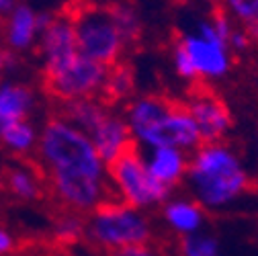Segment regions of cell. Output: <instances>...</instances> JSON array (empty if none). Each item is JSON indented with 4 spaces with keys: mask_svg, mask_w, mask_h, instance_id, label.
Instances as JSON below:
<instances>
[{
    "mask_svg": "<svg viewBox=\"0 0 258 256\" xmlns=\"http://www.w3.org/2000/svg\"><path fill=\"white\" fill-rule=\"evenodd\" d=\"M35 92L29 84L0 80V123L29 119L35 109Z\"/></svg>",
    "mask_w": 258,
    "mask_h": 256,
    "instance_id": "cell-12",
    "label": "cell"
},
{
    "mask_svg": "<svg viewBox=\"0 0 258 256\" xmlns=\"http://www.w3.org/2000/svg\"><path fill=\"white\" fill-rule=\"evenodd\" d=\"M43 256H84V254L76 252L72 246H59V244L51 242L49 246H45V254Z\"/></svg>",
    "mask_w": 258,
    "mask_h": 256,
    "instance_id": "cell-24",
    "label": "cell"
},
{
    "mask_svg": "<svg viewBox=\"0 0 258 256\" xmlns=\"http://www.w3.org/2000/svg\"><path fill=\"white\" fill-rule=\"evenodd\" d=\"M136 86V70L127 59H117L107 68V76L103 80V86L96 94V101L103 103L107 109L129 99Z\"/></svg>",
    "mask_w": 258,
    "mask_h": 256,
    "instance_id": "cell-13",
    "label": "cell"
},
{
    "mask_svg": "<svg viewBox=\"0 0 258 256\" xmlns=\"http://www.w3.org/2000/svg\"><path fill=\"white\" fill-rule=\"evenodd\" d=\"M156 236L148 221L121 199H105L86 221V244L101 254L111 248L154 244Z\"/></svg>",
    "mask_w": 258,
    "mask_h": 256,
    "instance_id": "cell-3",
    "label": "cell"
},
{
    "mask_svg": "<svg viewBox=\"0 0 258 256\" xmlns=\"http://www.w3.org/2000/svg\"><path fill=\"white\" fill-rule=\"evenodd\" d=\"M31 160L37 170H78L96 178L107 176L105 162L90 136L59 115L45 121Z\"/></svg>",
    "mask_w": 258,
    "mask_h": 256,
    "instance_id": "cell-1",
    "label": "cell"
},
{
    "mask_svg": "<svg viewBox=\"0 0 258 256\" xmlns=\"http://www.w3.org/2000/svg\"><path fill=\"white\" fill-rule=\"evenodd\" d=\"M105 63L78 53L66 68L51 76H41L43 92L57 103H68L76 99H92L99 94L107 76Z\"/></svg>",
    "mask_w": 258,
    "mask_h": 256,
    "instance_id": "cell-6",
    "label": "cell"
},
{
    "mask_svg": "<svg viewBox=\"0 0 258 256\" xmlns=\"http://www.w3.org/2000/svg\"><path fill=\"white\" fill-rule=\"evenodd\" d=\"M39 53H41V76H51L66 68L80 53L76 43V33L72 21L59 13L51 15L39 35Z\"/></svg>",
    "mask_w": 258,
    "mask_h": 256,
    "instance_id": "cell-8",
    "label": "cell"
},
{
    "mask_svg": "<svg viewBox=\"0 0 258 256\" xmlns=\"http://www.w3.org/2000/svg\"><path fill=\"white\" fill-rule=\"evenodd\" d=\"M148 170L158 182L170 188L174 182L180 180L184 170H188V164L184 162L182 154L176 148H156V154L148 164Z\"/></svg>",
    "mask_w": 258,
    "mask_h": 256,
    "instance_id": "cell-17",
    "label": "cell"
},
{
    "mask_svg": "<svg viewBox=\"0 0 258 256\" xmlns=\"http://www.w3.org/2000/svg\"><path fill=\"white\" fill-rule=\"evenodd\" d=\"M9 55H11V51H7V47L0 43V80H3V74H5V70H7Z\"/></svg>",
    "mask_w": 258,
    "mask_h": 256,
    "instance_id": "cell-27",
    "label": "cell"
},
{
    "mask_svg": "<svg viewBox=\"0 0 258 256\" xmlns=\"http://www.w3.org/2000/svg\"><path fill=\"white\" fill-rule=\"evenodd\" d=\"M105 170L111 182L115 184L119 197L132 209H140L154 201H162L170 190L166 184L158 182L150 174L148 166L140 156L136 136L121 148V152L109 164H105Z\"/></svg>",
    "mask_w": 258,
    "mask_h": 256,
    "instance_id": "cell-5",
    "label": "cell"
},
{
    "mask_svg": "<svg viewBox=\"0 0 258 256\" xmlns=\"http://www.w3.org/2000/svg\"><path fill=\"white\" fill-rule=\"evenodd\" d=\"M164 215L176 232L186 234V232L197 230V226L201 223V217H203V211L195 203H172L166 207Z\"/></svg>",
    "mask_w": 258,
    "mask_h": 256,
    "instance_id": "cell-18",
    "label": "cell"
},
{
    "mask_svg": "<svg viewBox=\"0 0 258 256\" xmlns=\"http://www.w3.org/2000/svg\"><path fill=\"white\" fill-rule=\"evenodd\" d=\"M101 256H160V252L156 250L154 244H146V246H123V248H111L107 252H103Z\"/></svg>",
    "mask_w": 258,
    "mask_h": 256,
    "instance_id": "cell-21",
    "label": "cell"
},
{
    "mask_svg": "<svg viewBox=\"0 0 258 256\" xmlns=\"http://www.w3.org/2000/svg\"><path fill=\"white\" fill-rule=\"evenodd\" d=\"M61 13L72 21L78 51L82 55L105 66L121 59L125 41L109 5H96L92 0H70Z\"/></svg>",
    "mask_w": 258,
    "mask_h": 256,
    "instance_id": "cell-2",
    "label": "cell"
},
{
    "mask_svg": "<svg viewBox=\"0 0 258 256\" xmlns=\"http://www.w3.org/2000/svg\"><path fill=\"white\" fill-rule=\"evenodd\" d=\"M19 162L5 168V174L0 178V184H3L9 195H13L19 201H41L45 199V184L43 178L37 170V166L33 164L31 158H17Z\"/></svg>",
    "mask_w": 258,
    "mask_h": 256,
    "instance_id": "cell-11",
    "label": "cell"
},
{
    "mask_svg": "<svg viewBox=\"0 0 258 256\" xmlns=\"http://www.w3.org/2000/svg\"><path fill=\"white\" fill-rule=\"evenodd\" d=\"M51 15H39L29 5L19 3L15 11L3 19V43L11 53H23L39 41L41 29L49 21Z\"/></svg>",
    "mask_w": 258,
    "mask_h": 256,
    "instance_id": "cell-9",
    "label": "cell"
},
{
    "mask_svg": "<svg viewBox=\"0 0 258 256\" xmlns=\"http://www.w3.org/2000/svg\"><path fill=\"white\" fill-rule=\"evenodd\" d=\"M188 174L195 180L203 201L209 205H219L244 190H254V180L244 174L238 160L215 144L201 146L188 164Z\"/></svg>",
    "mask_w": 258,
    "mask_h": 256,
    "instance_id": "cell-4",
    "label": "cell"
},
{
    "mask_svg": "<svg viewBox=\"0 0 258 256\" xmlns=\"http://www.w3.org/2000/svg\"><path fill=\"white\" fill-rule=\"evenodd\" d=\"M174 248L180 256H215V244L203 238H190L178 232L174 236Z\"/></svg>",
    "mask_w": 258,
    "mask_h": 256,
    "instance_id": "cell-19",
    "label": "cell"
},
{
    "mask_svg": "<svg viewBox=\"0 0 258 256\" xmlns=\"http://www.w3.org/2000/svg\"><path fill=\"white\" fill-rule=\"evenodd\" d=\"M19 5V0H0V17H9L13 11H15V7Z\"/></svg>",
    "mask_w": 258,
    "mask_h": 256,
    "instance_id": "cell-25",
    "label": "cell"
},
{
    "mask_svg": "<svg viewBox=\"0 0 258 256\" xmlns=\"http://www.w3.org/2000/svg\"><path fill=\"white\" fill-rule=\"evenodd\" d=\"M0 27H3V17H0Z\"/></svg>",
    "mask_w": 258,
    "mask_h": 256,
    "instance_id": "cell-28",
    "label": "cell"
},
{
    "mask_svg": "<svg viewBox=\"0 0 258 256\" xmlns=\"http://www.w3.org/2000/svg\"><path fill=\"white\" fill-rule=\"evenodd\" d=\"M246 27H248V37H252L254 41H258V13L250 19V21H246Z\"/></svg>",
    "mask_w": 258,
    "mask_h": 256,
    "instance_id": "cell-26",
    "label": "cell"
},
{
    "mask_svg": "<svg viewBox=\"0 0 258 256\" xmlns=\"http://www.w3.org/2000/svg\"><path fill=\"white\" fill-rule=\"evenodd\" d=\"M203 37H184V47L201 76H219L228 68L223 53V41L217 37L211 25H201Z\"/></svg>",
    "mask_w": 258,
    "mask_h": 256,
    "instance_id": "cell-10",
    "label": "cell"
},
{
    "mask_svg": "<svg viewBox=\"0 0 258 256\" xmlns=\"http://www.w3.org/2000/svg\"><path fill=\"white\" fill-rule=\"evenodd\" d=\"M132 138H134L132 125H127L125 121L111 115H107V119L90 134V140L105 164H109Z\"/></svg>",
    "mask_w": 258,
    "mask_h": 256,
    "instance_id": "cell-14",
    "label": "cell"
},
{
    "mask_svg": "<svg viewBox=\"0 0 258 256\" xmlns=\"http://www.w3.org/2000/svg\"><path fill=\"white\" fill-rule=\"evenodd\" d=\"M225 3L244 21H250L258 13V0H225Z\"/></svg>",
    "mask_w": 258,
    "mask_h": 256,
    "instance_id": "cell-22",
    "label": "cell"
},
{
    "mask_svg": "<svg viewBox=\"0 0 258 256\" xmlns=\"http://www.w3.org/2000/svg\"><path fill=\"white\" fill-rule=\"evenodd\" d=\"M17 250H19L17 238L5 226H0V256H13Z\"/></svg>",
    "mask_w": 258,
    "mask_h": 256,
    "instance_id": "cell-23",
    "label": "cell"
},
{
    "mask_svg": "<svg viewBox=\"0 0 258 256\" xmlns=\"http://www.w3.org/2000/svg\"><path fill=\"white\" fill-rule=\"evenodd\" d=\"M176 68H178V74L188 78V80H197L201 78V74L197 72L195 63H192L186 47H184V37L182 35H176Z\"/></svg>",
    "mask_w": 258,
    "mask_h": 256,
    "instance_id": "cell-20",
    "label": "cell"
},
{
    "mask_svg": "<svg viewBox=\"0 0 258 256\" xmlns=\"http://www.w3.org/2000/svg\"><path fill=\"white\" fill-rule=\"evenodd\" d=\"M184 103L190 111V117L197 123L201 146L215 144L223 136V132L232 125V115H230L228 105L201 78L192 80L188 88V101Z\"/></svg>",
    "mask_w": 258,
    "mask_h": 256,
    "instance_id": "cell-7",
    "label": "cell"
},
{
    "mask_svg": "<svg viewBox=\"0 0 258 256\" xmlns=\"http://www.w3.org/2000/svg\"><path fill=\"white\" fill-rule=\"evenodd\" d=\"M57 115L74 123L76 127H80L82 132H86L90 136L96 127L107 119L109 113L103 103H99L92 97V99H76V101H68V103H59Z\"/></svg>",
    "mask_w": 258,
    "mask_h": 256,
    "instance_id": "cell-16",
    "label": "cell"
},
{
    "mask_svg": "<svg viewBox=\"0 0 258 256\" xmlns=\"http://www.w3.org/2000/svg\"><path fill=\"white\" fill-rule=\"evenodd\" d=\"M39 142V132L29 119L0 123V146L11 152L15 158H31Z\"/></svg>",
    "mask_w": 258,
    "mask_h": 256,
    "instance_id": "cell-15",
    "label": "cell"
}]
</instances>
